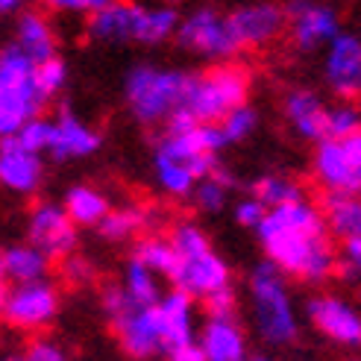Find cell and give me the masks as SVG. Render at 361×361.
Here are the masks:
<instances>
[{
	"label": "cell",
	"instance_id": "31",
	"mask_svg": "<svg viewBox=\"0 0 361 361\" xmlns=\"http://www.w3.org/2000/svg\"><path fill=\"white\" fill-rule=\"evenodd\" d=\"M144 224H147V214H144L141 209H133V206L130 209H112L103 218V224L97 226V232L109 244H121V241L135 238Z\"/></svg>",
	"mask_w": 361,
	"mask_h": 361
},
{
	"label": "cell",
	"instance_id": "9",
	"mask_svg": "<svg viewBox=\"0 0 361 361\" xmlns=\"http://www.w3.org/2000/svg\"><path fill=\"white\" fill-rule=\"evenodd\" d=\"M312 168L326 191L361 194V133L317 141Z\"/></svg>",
	"mask_w": 361,
	"mask_h": 361
},
{
	"label": "cell",
	"instance_id": "26",
	"mask_svg": "<svg viewBox=\"0 0 361 361\" xmlns=\"http://www.w3.org/2000/svg\"><path fill=\"white\" fill-rule=\"evenodd\" d=\"M121 288L126 291L135 305H156L161 300L159 291V274L153 267H147L138 256L126 259L123 264V274H121Z\"/></svg>",
	"mask_w": 361,
	"mask_h": 361
},
{
	"label": "cell",
	"instance_id": "35",
	"mask_svg": "<svg viewBox=\"0 0 361 361\" xmlns=\"http://www.w3.org/2000/svg\"><path fill=\"white\" fill-rule=\"evenodd\" d=\"M9 138H15L18 144H24V147H30L35 153H47L50 141H53V121L39 115V118H32L30 123H24L21 130H18L15 135H9Z\"/></svg>",
	"mask_w": 361,
	"mask_h": 361
},
{
	"label": "cell",
	"instance_id": "42",
	"mask_svg": "<svg viewBox=\"0 0 361 361\" xmlns=\"http://www.w3.org/2000/svg\"><path fill=\"white\" fill-rule=\"evenodd\" d=\"M62 274H65L71 282H82V279H88V262H82V259H77V256H68L65 264H62Z\"/></svg>",
	"mask_w": 361,
	"mask_h": 361
},
{
	"label": "cell",
	"instance_id": "6",
	"mask_svg": "<svg viewBox=\"0 0 361 361\" xmlns=\"http://www.w3.org/2000/svg\"><path fill=\"white\" fill-rule=\"evenodd\" d=\"M250 94V74L241 65L221 62L218 68L203 71V74H191L188 92L183 100V109L194 121L218 123L224 115H229L235 106L247 103Z\"/></svg>",
	"mask_w": 361,
	"mask_h": 361
},
{
	"label": "cell",
	"instance_id": "29",
	"mask_svg": "<svg viewBox=\"0 0 361 361\" xmlns=\"http://www.w3.org/2000/svg\"><path fill=\"white\" fill-rule=\"evenodd\" d=\"M133 256H138L144 264L153 267L156 274H159V276H165V279H173L176 264H179V252H176L171 235H168V238H161V235H147L144 241H138V247H135Z\"/></svg>",
	"mask_w": 361,
	"mask_h": 361
},
{
	"label": "cell",
	"instance_id": "47",
	"mask_svg": "<svg viewBox=\"0 0 361 361\" xmlns=\"http://www.w3.org/2000/svg\"><path fill=\"white\" fill-rule=\"evenodd\" d=\"M252 361H274V358H252Z\"/></svg>",
	"mask_w": 361,
	"mask_h": 361
},
{
	"label": "cell",
	"instance_id": "34",
	"mask_svg": "<svg viewBox=\"0 0 361 361\" xmlns=\"http://www.w3.org/2000/svg\"><path fill=\"white\" fill-rule=\"evenodd\" d=\"M353 133H361V109L350 100L329 106V123H326V138H347Z\"/></svg>",
	"mask_w": 361,
	"mask_h": 361
},
{
	"label": "cell",
	"instance_id": "21",
	"mask_svg": "<svg viewBox=\"0 0 361 361\" xmlns=\"http://www.w3.org/2000/svg\"><path fill=\"white\" fill-rule=\"evenodd\" d=\"M200 347L209 361H244L247 338L235 317H209L200 329Z\"/></svg>",
	"mask_w": 361,
	"mask_h": 361
},
{
	"label": "cell",
	"instance_id": "30",
	"mask_svg": "<svg viewBox=\"0 0 361 361\" xmlns=\"http://www.w3.org/2000/svg\"><path fill=\"white\" fill-rule=\"evenodd\" d=\"M229 191H232V176L226 171H221V168H214L209 176H203L200 183H197L191 197H194V203H197L200 212L214 214V212H221L226 206Z\"/></svg>",
	"mask_w": 361,
	"mask_h": 361
},
{
	"label": "cell",
	"instance_id": "12",
	"mask_svg": "<svg viewBox=\"0 0 361 361\" xmlns=\"http://www.w3.org/2000/svg\"><path fill=\"white\" fill-rule=\"evenodd\" d=\"M27 241L44 250L50 259H68L77 247V224L71 221L65 206L39 203L27 218Z\"/></svg>",
	"mask_w": 361,
	"mask_h": 361
},
{
	"label": "cell",
	"instance_id": "22",
	"mask_svg": "<svg viewBox=\"0 0 361 361\" xmlns=\"http://www.w3.org/2000/svg\"><path fill=\"white\" fill-rule=\"evenodd\" d=\"M50 270V256L35 244H9L0 252V276L6 285H21L44 279Z\"/></svg>",
	"mask_w": 361,
	"mask_h": 361
},
{
	"label": "cell",
	"instance_id": "2",
	"mask_svg": "<svg viewBox=\"0 0 361 361\" xmlns=\"http://www.w3.org/2000/svg\"><path fill=\"white\" fill-rule=\"evenodd\" d=\"M191 74L176 68L135 65L123 77V103L138 123H168L188 92Z\"/></svg>",
	"mask_w": 361,
	"mask_h": 361
},
{
	"label": "cell",
	"instance_id": "16",
	"mask_svg": "<svg viewBox=\"0 0 361 361\" xmlns=\"http://www.w3.org/2000/svg\"><path fill=\"white\" fill-rule=\"evenodd\" d=\"M141 21H144V6L133 0H118L112 6H103L92 12L88 18V35L94 42L106 44H123V42H138L141 39Z\"/></svg>",
	"mask_w": 361,
	"mask_h": 361
},
{
	"label": "cell",
	"instance_id": "44",
	"mask_svg": "<svg viewBox=\"0 0 361 361\" xmlns=\"http://www.w3.org/2000/svg\"><path fill=\"white\" fill-rule=\"evenodd\" d=\"M24 4H27V0H0V12H21L24 9Z\"/></svg>",
	"mask_w": 361,
	"mask_h": 361
},
{
	"label": "cell",
	"instance_id": "27",
	"mask_svg": "<svg viewBox=\"0 0 361 361\" xmlns=\"http://www.w3.org/2000/svg\"><path fill=\"white\" fill-rule=\"evenodd\" d=\"M153 176H156V185L171 197H191L197 183H200V179L194 176V171H188L185 165H179L176 159L156 153V150H153Z\"/></svg>",
	"mask_w": 361,
	"mask_h": 361
},
{
	"label": "cell",
	"instance_id": "17",
	"mask_svg": "<svg viewBox=\"0 0 361 361\" xmlns=\"http://www.w3.org/2000/svg\"><path fill=\"white\" fill-rule=\"evenodd\" d=\"M282 115L291 130L305 141H323L329 123V106L312 88H291L282 97Z\"/></svg>",
	"mask_w": 361,
	"mask_h": 361
},
{
	"label": "cell",
	"instance_id": "8",
	"mask_svg": "<svg viewBox=\"0 0 361 361\" xmlns=\"http://www.w3.org/2000/svg\"><path fill=\"white\" fill-rule=\"evenodd\" d=\"M0 312H4L6 326L21 332H39L56 320L59 291L47 279L6 285L4 297H0Z\"/></svg>",
	"mask_w": 361,
	"mask_h": 361
},
{
	"label": "cell",
	"instance_id": "13",
	"mask_svg": "<svg viewBox=\"0 0 361 361\" xmlns=\"http://www.w3.org/2000/svg\"><path fill=\"white\" fill-rule=\"evenodd\" d=\"M285 12H288V32H291V42L300 50L326 47L341 32L335 9L320 4V0H288Z\"/></svg>",
	"mask_w": 361,
	"mask_h": 361
},
{
	"label": "cell",
	"instance_id": "14",
	"mask_svg": "<svg viewBox=\"0 0 361 361\" xmlns=\"http://www.w3.org/2000/svg\"><path fill=\"white\" fill-rule=\"evenodd\" d=\"M323 80L338 97L361 94V39L353 32H338L323 53Z\"/></svg>",
	"mask_w": 361,
	"mask_h": 361
},
{
	"label": "cell",
	"instance_id": "23",
	"mask_svg": "<svg viewBox=\"0 0 361 361\" xmlns=\"http://www.w3.org/2000/svg\"><path fill=\"white\" fill-rule=\"evenodd\" d=\"M15 44L21 47L32 62H47L56 56V32L47 24L42 12H21L15 24Z\"/></svg>",
	"mask_w": 361,
	"mask_h": 361
},
{
	"label": "cell",
	"instance_id": "28",
	"mask_svg": "<svg viewBox=\"0 0 361 361\" xmlns=\"http://www.w3.org/2000/svg\"><path fill=\"white\" fill-rule=\"evenodd\" d=\"M179 18L173 4H161V6H144V21H141V39L138 44H161L173 39L179 32Z\"/></svg>",
	"mask_w": 361,
	"mask_h": 361
},
{
	"label": "cell",
	"instance_id": "24",
	"mask_svg": "<svg viewBox=\"0 0 361 361\" xmlns=\"http://www.w3.org/2000/svg\"><path fill=\"white\" fill-rule=\"evenodd\" d=\"M323 214H326V226L335 238L341 241L361 238V194L329 191L326 200H323Z\"/></svg>",
	"mask_w": 361,
	"mask_h": 361
},
{
	"label": "cell",
	"instance_id": "40",
	"mask_svg": "<svg viewBox=\"0 0 361 361\" xmlns=\"http://www.w3.org/2000/svg\"><path fill=\"white\" fill-rule=\"evenodd\" d=\"M341 267H344L353 279H361V238L344 241V247H341Z\"/></svg>",
	"mask_w": 361,
	"mask_h": 361
},
{
	"label": "cell",
	"instance_id": "7",
	"mask_svg": "<svg viewBox=\"0 0 361 361\" xmlns=\"http://www.w3.org/2000/svg\"><path fill=\"white\" fill-rule=\"evenodd\" d=\"M176 42L183 50H191L203 59L226 62L241 50V42L232 30L229 15H221L214 6H197L191 9L183 24H179Z\"/></svg>",
	"mask_w": 361,
	"mask_h": 361
},
{
	"label": "cell",
	"instance_id": "32",
	"mask_svg": "<svg viewBox=\"0 0 361 361\" xmlns=\"http://www.w3.org/2000/svg\"><path fill=\"white\" fill-rule=\"evenodd\" d=\"M252 194L262 197V200L267 203V209H276V206H285V203L302 200V188L294 183L291 176H285V173H264L262 179H256Z\"/></svg>",
	"mask_w": 361,
	"mask_h": 361
},
{
	"label": "cell",
	"instance_id": "25",
	"mask_svg": "<svg viewBox=\"0 0 361 361\" xmlns=\"http://www.w3.org/2000/svg\"><path fill=\"white\" fill-rule=\"evenodd\" d=\"M62 206H65V212L71 214V221H74L77 226H100L106 214L112 212L106 194L92 188V185H71L65 191Z\"/></svg>",
	"mask_w": 361,
	"mask_h": 361
},
{
	"label": "cell",
	"instance_id": "36",
	"mask_svg": "<svg viewBox=\"0 0 361 361\" xmlns=\"http://www.w3.org/2000/svg\"><path fill=\"white\" fill-rule=\"evenodd\" d=\"M4 361H71V358H68V353L56 344V341L35 338V341H30L21 353H12Z\"/></svg>",
	"mask_w": 361,
	"mask_h": 361
},
{
	"label": "cell",
	"instance_id": "20",
	"mask_svg": "<svg viewBox=\"0 0 361 361\" xmlns=\"http://www.w3.org/2000/svg\"><path fill=\"white\" fill-rule=\"evenodd\" d=\"M100 133L92 130L85 121L77 115L62 112L53 121V141H50V156L56 161H71V159H85L100 150Z\"/></svg>",
	"mask_w": 361,
	"mask_h": 361
},
{
	"label": "cell",
	"instance_id": "19",
	"mask_svg": "<svg viewBox=\"0 0 361 361\" xmlns=\"http://www.w3.org/2000/svg\"><path fill=\"white\" fill-rule=\"evenodd\" d=\"M156 317H159V332H161V344H165V355L176 347H185L194 341V297L179 291L161 294L156 302Z\"/></svg>",
	"mask_w": 361,
	"mask_h": 361
},
{
	"label": "cell",
	"instance_id": "3",
	"mask_svg": "<svg viewBox=\"0 0 361 361\" xmlns=\"http://www.w3.org/2000/svg\"><path fill=\"white\" fill-rule=\"evenodd\" d=\"M171 241L179 252V264L173 274V288L191 294L194 300H206L212 294L224 291L232 282L229 264L212 250L206 232L197 224H176L171 232Z\"/></svg>",
	"mask_w": 361,
	"mask_h": 361
},
{
	"label": "cell",
	"instance_id": "18",
	"mask_svg": "<svg viewBox=\"0 0 361 361\" xmlns=\"http://www.w3.org/2000/svg\"><path fill=\"white\" fill-rule=\"evenodd\" d=\"M44 176L42 153H35L15 138H6L0 147V183L15 194H35Z\"/></svg>",
	"mask_w": 361,
	"mask_h": 361
},
{
	"label": "cell",
	"instance_id": "39",
	"mask_svg": "<svg viewBox=\"0 0 361 361\" xmlns=\"http://www.w3.org/2000/svg\"><path fill=\"white\" fill-rule=\"evenodd\" d=\"M203 302H206L209 317H232L235 314V291H232V285L224 288V291H218V294L206 297Z\"/></svg>",
	"mask_w": 361,
	"mask_h": 361
},
{
	"label": "cell",
	"instance_id": "38",
	"mask_svg": "<svg viewBox=\"0 0 361 361\" xmlns=\"http://www.w3.org/2000/svg\"><path fill=\"white\" fill-rule=\"evenodd\" d=\"M267 212L270 209H267V203L262 200V197L250 194V197H241V200L235 203V221L247 229H259L262 221L267 218Z\"/></svg>",
	"mask_w": 361,
	"mask_h": 361
},
{
	"label": "cell",
	"instance_id": "45",
	"mask_svg": "<svg viewBox=\"0 0 361 361\" xmlns=\"http://www.w3.org/2000/svg\"><path fill=\"white\" fill-rule=\"evenodd\" d=\"M112 4H118V0H85L88 12H97V9H103V6H112Z\"/></svg>",
	"mask_w": 361,
	"mask_h": 361
},
{
	"label": "cell",
	"instance_id": "46",
	"mask_svg": "<svg viewBox=\"0 0 361 361\" xmlns=\"http://www.w3.org/2000/svg\"><path fill=\"white\" fill-rule=\"evenodd\" d=\"M165 4H173L176 6V4H183V0H165Z\"/></svg>",
	"mask_w": 361,
	"mask_h": 361
},
{
	"label": "cell",
	"instance_id": "4",
	"mask_svg": "<svg viewBox=\"0 0 361 361\" xmlns=\"http://www.w3.org/2000/svg\"><path fill=\"white\" fill-rule=\"evenodd\" d=\"M44 92L39 85V62L12 44L0 53V133L15 135L24 123L42 115Z\"/></svg>",
	"mask_w": 361,
	"mask_h": 361
},
{
	"label": "cell",
	"instance_id": "41",
	"mask_svg": "<svg viewBox=\"0 0 361 361\" xmlns=\"http://www.w3.org/2000/svg\"><path fill=\"white\" fill-rule=\"evenodd\" d=\"M168 361H209V358H206L203 347L191 341V344H185V347L171 350V353H168Z\"/></svg>",
	"mask_w": 361,
	"mask_h": 361
},
{
	"label": "cell",
	"instance_id": "10",
	"mask_svg": "<svg viewBox=\"0 0 361 361\" xmlns=\"http://www.w3.org/2000/svg\"><path fill=\"white\" fill-rule=\"evenodd\" d=\"M112 332L118 347L135 358L144 361L156 353H165L161 344V332H159V317H156V305H126V309L115 317H109Z\"/></svg>",
	"mask_w": 361,
	"mask_h": 361
},
{
	"label": "cell",
	"instance_id": "1",
	"mask_svg": "<svg viewBox=\"0 0 361 361\" xmlns=\"http://www.w3.org/2000/svg\"><path fill=\"white\" fill-rule=\"evenodd\" d=\"M256 235L267 262H274L285 276L323 282L335 274L338 252L329 241L326 214L312 203L294 200L270 209Z\"/></svg>",
	"mask_w": 361,
	"mask_h": 361
},
{
	"label": "cell",
	"instance_id": "11",
	"mask_svg": "<svg viewBox=\"0 0 361 361\" xmlns=\"http://www.w3.org/2000/svg\"><path fill=\"white\" fill-rule=\"evenodd\" d=\"M312 326L338 347H361V312L338 294H317L305 305Z\"/></svg>",
	"mask_w": 361,
	"mask_h": 361
},
{
	"label": "cell",
	"instance_id": "43",
	"mask_svg": "<svg viewBox=\"0 0 361 361\" xmlns=\"http://www.w3.org/2000/svg\"><path fill=\"white\" fill-rule=\"evenodd\" d=\"M42 4H44L47 9H53V12H65V15L88 9V6H85V0H42Z\"/></svg>",
	"mask_w": 361,
	"mask_h": 361
},
{
	"label": "cell",
	"instance_id": "37",
	"mask_svg": "<svg viewBox=\"0 0 361 361\" xmlns=\"http://www.w3.org/2000/svg\"><path fill=\"white\" fill-rule=\"evenodd\" d=\"M68 82V68L59 56H53L47 62H39V85H42V92L44 97H53V94H59L62 88Z\"/></svg>",
	"mask_w": 361,
	"mask_h": 361
},
{
	"label": "cell",
	"instance_id": "5",
	"mask_svg": "<svg viewBox=\"0 0 361 361\" xmlns=\"http://www.w3.org/2000/svg\"><path fill=\"white\" fill-rule=\"evenodd\" d=\"M250 302L256 332L267 344L282 347L297 338V312L285 288V274L274 262H264L250 274Z\"/></svg>",
	"mask_w": 361,
	"mask_h": 361
},
{
	"label": "cell",
	"instance_id": "33",
	"mask_svg": "<svg viewBox=\"0 0 361 361\" xmlns=\"http://www.w3.org/2000/svg\"><path fill=\"white\" fill-rule=\"evenodd\" d=\"M256 123H259L256 109H252L250 103H241V106H235V109H232L229 115H224V118L218 121V130H221V135H224V141H226V147H229V144H238V141L250 138L252 130H256Z\"/></svg>",
	"mask_w": 361,
	"mask_h": 361
},
{
	"label": "cell",
	"instance_id": "15",
	"mask_svg": "<svg viewBox=\"0 0 361 361\" xmlns=\"http://www.w3.org/2000/svg\"><path fill=\"white\" fill-rule=\"evenodd\" d=\"M232 30H235L241 47H264L274 39H279V32L288 27V12L279 4H247L229 12Z\"/></svg>",
	"mask_w": 361,
	"mask_h": 361
}]
</instances>
